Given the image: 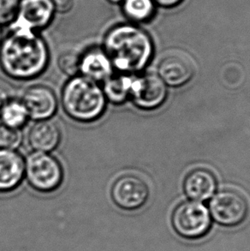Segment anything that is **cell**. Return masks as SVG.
<instances>
[{
	"instance_id": "cell-1",
	"label": "cell",
	"mask_w": 250,
	"mask_h": 251,
	"mask_svg": "<svg viewBox=\"0 0 250 251\" xmlns=\"http://www.w3.org/2000/svg\"><path fill=\"white\" fill-rule=\"evenodd\" d=\"M49 62L48 43L39 33L10 31L0 44V68L14 80L37 78L47 71Z\"/></svg>"
},
{
	"instance_id": "cell-2",
	"label": "cell",
	"mask_w": 250,
	"mask_h": 251,
	"mask_svg": "<svg viewBox=\"0 0 250 251\" xmlns=\"http://www.w3.org/2000/svg\"><path fill=\"white\" fill-rule=\"evenodd\" d=\"M102 48L114 70L128 75L144 70L153 54L152 38L142 27L131 23L110 27L103 39Z\"/></svg>"
},
{
	"instance_id": "cell-3",
	"label": "cell",
	"mask_w": 250,
	"mask_h": 251,
	"mask_svg": "<svg viewBox=\"0 0 250 251\" xmlns=\"http://www.w3.org/2000/svg\"><path fill=\"white\" fill-rule=\"evenodd\" d=\"M61 104L70 119L88 124L104 115L107 100L98 82L78 75L71 77L64 85Z\"/></svg>"
},
{
	"instance_id": "cell-4",
	"label": "cell",
	"mask_w": 250,
	"mask_h": 251,
	"mask_svg": "<svg viewBox=\"0 0 250 251\" xmlns=\"http://www.w3.org/2000/svg\"><path fill=\"white\" fill-rule=\"evenodd\" d=\"M24 161V177L32 189L41 193H51L61 186L64 169L51 153L33 151Z\"/></svg>"
},
{
	"instance_id": "cell-5",
	"label": "cell",
	"mask_w": 250,
	"mask_h": 251,
	"mask_svg": "<svg viewBox=\"0 0 250 251\" xmlns=\"http://www.w3.org/2000/svg\"><path fill=\"white\" fill-rule=\"evenodd\" d=\"M172 224L176 234L188 240L204 238L212 227L209 209L201 202L186 201L173 211Z\"/></svg>"
},
{
	"instance_id": "cell-6",
	"label": "cell",
	"mask_w": 250,
	"mask_h": 251,
	"mask_svg": "<svg viewBox=\"0 0 250 251\" xmlns=\"http://www.w3.org/2000/svg\"><path fill=\"white\" fill-rule=\"evenodd\" d=\"M208 209L217 224L225 227H236L247 219L249 203L237 191L221 190L212 197Z\"/></svg>"
},
{
	"instance_id": "cell-7",
	"label": "cell",
	"mask_w": 250,
	"mask_h": 251,
	"mask_svg": "<svg viewBox=\"0 0 250 251\" xmlns=\"http://www.w3.org/2000/svg\"><path fill=\"white\" fill-rule=\"evenodd\" d=\"M56 15L53 0H21L10 31L39 33L51 25Z\"/></svg>"
},
{
	"instance_id": "cell-8",
	"label": "cell",
	"mask_w": 250,
	"mask_h": 251,
	"mask_svg": "<svg viewBox=\"0 0 250 251\" xmlns=\"http://www.w3.org/2000/svg\"><path fill=\"white\" fill-rule=\"evenodd\" d=\"M149 187L141 177L126 174L112 184L111 197L119 208L125 211H135L142 208L149 200Z\"/></svg>"
},
{
	"instance_id": "cell-9",
	"label": "cell",
	"mask_w": 250,
	"mask_h": 251,
	"mask_svg": "<svg viewBox=\"0 0 250 251\" xmlns=\"http://www.w3.org/2000/svg\"><path fill=\"white\" fill-rule=\"evenodd\" d=\"M167 97L166 84L155 74L134 76L130 90L133 104L142 110L151 111L160 107Z\"/></svg>"
},
{
	"instance_id": "cell-10",
	"label": "cell",
	"mask_w": 250,
	"mask_h": 251,
	"mask_svg": "<svg viewBox=\"0 0 250 251\" xmlns=\"http://www.w3.org/2000/svg\"><path fill=\"white\" fill-rule=\"evenodd\" d=\"M21 100L27 108L29 119L35 121L51 119L58 111V99L54 91L44 85L27 88Z\"/></svg>"
},
{
	"instance_id": "cell-11",
	"label": "cell",
	"mask_w": 250,
	"mask_h": 251,
	"mask_svg": "<svg viewBox=\"0 0 250 251\" xmlns=\"http://www.w3.org/2000/svg\"><path fill=\"white\" fill-rule=\"evenodd\" d=\"M113 73L112 61L102 47L88 48L80 55L79 75L100 83Z\"/></svg>"
},
{
	"instance_id": "cell-12",
	"label": "cell",
	"mask_w": 250,
	"mask_h": 251,
	"mask_svg": "<svg viewBox=\"0 0 250 251\" xmlns=\"http://www.w3.org/2000/svg\"><path fill=\"white\" fill-rule=\"evenodd\" d=\"M25 161L17 150L0 149V193H9L20 186Z\"/></svg>"
},
{
	"instance_id": "cell-13",
	"label": "cell",
	"mask_w": 250,
	"mask_h": 251,
	"mask_svg": "<svg viewBox=\"0 0 250 251\" xmlns=\"http://www.w3.org/2000/svg\"><path fill=\"white\" fill-rule=\"evenodd\" d=\"M159 76L166 85L179 88L187 84L195 75V68L185 56L170 55L159 63Z\"/></svg>"
},
{
	"instance_id": "cell-14",
	"label": "cell",
	"mask_w": 250,
	"mask_h": 251,
	"mask_svg": "<svg viewBox=\"0 0 250 251\" xmlns=\"http://www.w3.org/2000/svg\"><path fill=\"white\" fill-rule=\"evenodd\" d=\"M62 132L58 125L51 121H36L27 134V142L33 151L50 153L61 143Z\"/></svg>"
},
{
	"instance_id": "cell-15",
	"label": "cell",
	"mask_w": 250,
	"mask_h": 251,
	"mask_svg": "<svg viewBox=\"0 0 250 251\" xmlns=\"http://www.w3.org/2000/svg\"><path fill=\"white\" fill-rule=\"evenodd\" d=\"M217 179L210 171L196 169L187 175L183 182V190L187 197L195 201L209 200L216 192Z\"/></svg>"
},
{
	"instance_id": "cell-16",
	"label": "cell",
	"mask_w": 250,
	"mask_h": 251,
	"mask_svg": "<svg viewBox=\"0 0 250 251\" xmlns=\"http://www.w3.org/2000/svg\"><path fill=\"white\" fill-rule=\"evenodd\" d=\"M133 77L132 75L118 72L102 82V90L107 102L120 105L129 100Z\"/></svg>"
},
{
	"instance_id": "cell-17",
	"label": "cell",
	"mask_w": 250,
	"mask_h": 251,
	"mask_svg": "<svg viewBox=\"0 0 250 251\" xmlns=\"http://www.w3.org/2000/svg\"><path fill=\"white\" fill-rule=\"evenodd\" d=\"M119 4L123 15L131 24L147 23L155 13L153 0H123Z\"/></svg>"
},
{
	"instance_id": "cell-18",
	"label": "cell",
	"mask_w": 250,
	"mask_h": 251,
	"mask_svg": "<svg viewBox=\"0 0 250 251\" xmlns=\"http://www.w3.org/2000/svg\"><path fill=\"white\" fill-rule=\"evenodd\" d=\"M0 119L4 126L21 129L27 124L29 115L21 100L10 99L0 113Z\"/></svg>"
},
{
	"instance_id": "cell-19",
	"label": "cell",
	"mask_w": 250,
	"mask_h": 251,
	"mask_svg": "<svg viewBox=\"0 0 250 251\" xmlns=\"http://www.w3.org/2000/svg\"><path fill=\"white\" fill-rule=\"evenodd\" d=\"M24 141L21 129H14L3 124L0 125V149L17 150Z\"/></svg>"
},
{
	"instance_id": "cell-20",
	"label": "cell",
	"mask_w": 250,
	"mask_h": 251,
	"mask_svg": "<svg viewBox=\"0 0 250 251\" xmlns=\"http://www.w3.org/2000/svg\"><path fill=\"white\" fill-rule=\"evenodd\" d=\"M58 68L64 75L74 77L79 75L80 55L74 52H65L60 55L58 59Z\"/></svg>"
},
{
	"instance_id": "cell-21",
	"label": "cell",
	"mask_w": 250,
	"mask_h": 251,
	"mask_svg": "<svg viewBox=\"0 0 250 251\" xmlns=\"http://www.w3.org/2000/svg\"><path fill=\"white\" fill-rule=\"evenodd\" d=\"M21 0H0V26L9 25L17 17Z\"/></svg>"
},
{
	"instance_id": "cell-22",
	"label": "cell",
	"mask_w": 250,
	"mask_h": 251,
	"mask_svg": "<svg viewBox=\"0 0 250 251\" xmlns=\"http://www.w3.org/2000/svg\"><path fill=\"white\" fill-rule=\"evenodd\" d=\"M57 14L69 13L75 5V0H53Z\"/></svg>"
},
{
	"instance_id": "cell-23",
	"label": "cell",
	"mask_w": 250,
	"mask_h": 251,
	"mask_svg": "<svg viewBox=\"0 0 250 251\" xmlns=\"http://www.w3.org/2000/svg\"><path fill=\"white\" fill-rule=\"evenodd\" d=\"M183 0H153L155 4L164 8H173L179 5Z\"/></svg>"
},
{
	"instance_id": "cell-24",
	"label": "cell",
	"mask_w": 250,
	"mask_h": 251,
	"mask_svg": "<svg viewBox=\"0 0 250 251\" xmlns=\"http://www.w3.org/2000/svg\"><path fill=\"white\" fill-rule=\"evenodd\" d=\"M9 100H10V96L8 92L5 90V88L0 86V113L2 112L5 104L9 101Z\"/></svg>"
},
{
	"instance_id": "cell-25",
	"label": "cell",
	"mask_w": 250,
	"mask_h": 251,
	"mask_svg": "<svg viewBox=\"0 0 250 251\" xmlns=\"http://www.w3.org/2000/svg\"><path fill=\"white\" fill-rule=\"evenodd\" d=\"M106 2L112 3V4H119L122 2L123 0H105Z\"/></svg>"
},
{
	"instance_id": "cell-26",
	"label": "cell",
	"mask_w": 250,
	"mask_h": 251,
	"mask_svg": "<svg viewBox=\"0 0 250 251\" xmlns=\"http://www.w3.org/2000/svg\"><path fill=\"white\" fill-rule=\"evenodd\" d=\"M2 40H3V35H2V26H0V44H1V42H2Z\"/></svg>"
}]
</instances>
